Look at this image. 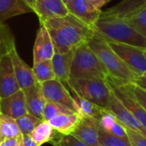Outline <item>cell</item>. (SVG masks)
Wrapping results in <instances>:
<instances>
[{
    "label": "cell",
    "mask_w": 146,
    "mask_h": 146,
    "mask_svg": "<svg viewBox=\"0 0 146 146\" xmlns=\"http://www.w3.org/2000/svg\"><path fill=\"white\" fill-rule=\"evenodd\" d=\"M9 54L12 61L15 79H16V81L20 89L24 90L29 86H32L35 83H37V80L34 77L32 68L29 67L20 57L15 49V46L12 48V50L9 51Z\"/></svg>",
    "instance_id": "13"
},
{
    "label": "cell",
    "mask_w": 146,
    "mask_h": 146,
    "mask_svg": "<svg viewBox=\"0 0 146 146\" xmlns=\"http://www.w3.org/2000/svg\"><path fill=\"white\" fill-rule=\"evenodd\" d=\"M145 57H146V49H145Z\"/></svg>",
    "instance_id": "41"
},
{
    "label": "cell",
    "mask_w": 146,
    "mask_h": 146,
    "mask_svg": "<svg viewBox=\"0 0 146 146\" xmlns=\"http://www.w3.org/2000/svg\"><path fill=\"white\" fill-rule=\"evenodd\" d=\"M108 76L107 69L87 43L76 49L70 71V79L105 80Z\"/></svg>",
    "instance_id": "4"
},
{
    "label": "cell",
    "mask_w": 146,
    "mask_h": 146,
    "mask_svg": "<svg viewBox=\"0 0 146 146\" xmlns=\"http://www.w3.org/2000/svg\"><path fill=\"white\" fill-rule=\"evenodd\" d=\"M99 120L95 118H82L71 135L89 146H100Z\"/></svg>",
    "instance_id": "12"
},
{
    "label": "cell",
    "mask_w": 146,
    "mask_h": 146,
    "mask_svg": "<svg viewBox=\"0 0 146 146\" xmlns=\"http://www.w3.org/2000/svg\"><path fill=\"white\" fill-rule=\"evenodd\" d=\"M98 141L100 146H132L128 138H120L108 134L101 128L99 129Z\"/></svg>",
    "instance_id": "31"
},
{
    "label": "cell",
    "mask_w": 146,
    "mask_h": 146,
    "mask_svg": "<svg viewBox=\"0 0 146 146\" xmlns=\"http://www.w3.org/2000/svg\"><path fill=\"white\" fill-rule=\"evenodd\" d=\"M107 42L121 60L138 75H143L145 73L146 57L145 49L122 43L112 41Z\"/></svg>",
    "instance_id": "7"
},
{
    "label": "cell",
    "mask_w": 146,
    "mask_h": 146,
    "mask_svg": "<svg viewBox=\"0 0 146 146\" xmlns=\"http://www.w3.org/2000/svg\"><path fill=\"white\" fill-rule=\"evenodd\" d=\"M75 50L64 54L55 52L51 59L56 79L60 80L62 83H66L70 79V71Z\"/></svg>",
    "instance_id": "19"
},
{
    "label": "cell",
    "mask_w": 146,
    "mask_h": 146,
    "mask_svg": "<svg viewBox=\"0 0 146 146\" xmlns=\"http://www.w3.org/2000/svg\"><path fill=\"white\" fill-rule=\"evenodd\" d=\"M22 136L15 119L0 113V141Z\"/></svg>",
    "instance_id": "25"
},
{
    "label": "cell",
    "mask_w": 146,
    "mask_h": 146,
    "mask_svg": "<svg viewBox=\"0 0 146 146\" xmlns=\"http://www.w3.org/2000/svg\"><path fill=\"white\" fill-rule=\"evenodd\" d=\"M34 13L42 23L49 19L65 16L69 11L62 0H35Z\"/></svg>",
    "instance_id": "11"
},
{
    "label": "cell",
    "mask_w": 146,
    "mask_h": 146,
    "mask_svg": "<svg viewBox=\"0 0 146 146\" xmlns=\"http://www.w3.org/2000/svg\"><path fill=\"white\" fill-rule=\"evenodd\" d=\"M25 96L28 113L35 117L43 120V110L46 104V98L44 97L41 84L37 82L32 86L22 90Z\"/></svg>",
    "instance_id": "17"
},
{
    "label": "cell",
    "mask_w": 146,
    "mask_h": 146,
    "mask_svg": "<svg viewBox=\"0 0 146 146\" xmlns=\"http://www.w3.org/2000/svg\"><path fill=\"white\" fill-rule=\"evenodd\" d=\"M128 89L133 92L138 102L141 104V106L146 110V90L143 87L139 86L136 83H128L126 84Z\"/></svg>",
    "instance_id": "33"
},
{
    "label": "cell",
    "mask_w": 146,
    "mask_h": 146,
    "mask_svg": "<svg viewBox=\"0 0 146 146\" xmlns=\"http://www.w3.org/2000/svg\"><path fill=\"white\" fill-rule=\"evenodd\" d=\"M122 19L126 20L139 33L146 38V7Z\"/></svg>",
    "instance_id": "30"
},
{
    "label": "cell",
    "mask_w": 146,
    "mask_h": 146,
    "mask_svg": "<svg viewBox=\"0 0 146 146\" xmlns=\"http://www.w3.org/2000/svg\"><path fill=\"white\" fill-rule=\"evenodd\" d=\"M127 138L132 146H146V138L141 134L126 127Z\"/></svg>",
    "instance_id": "34"
},
{
    "label": "cell",
    "mask_w": 146,
    "mask_h": 146,
    "mask_svg": "<svg viewBox=\"0 0 146 146\" xmlns=\"http://www.w3.org/2000/svg\"><path fill=\"white\" fill-rule=\"evenodd\" d=\"M62 1H63V2L65 3V4L66 5V4H68V3H71V1H73V0H62Z\"/></svg>",
    "instance_id": "40"
},
{
    "label": "cell",
    "mask_w": 146,
    "mask_h": 146,
    "mask_svg": "<svg viewBox=\"0 0 146 146\" xmlns=\"http://www.w3.org/2000/svg\"><path fill=\"white\" fill-rule=\"evenodd\" d=\"M22 137V136L5 139L0 141V146H21Z\"/></svg>",
    "instance_id": "35"
},
{
    "label": "cell",
    "mask_w": 146,
    "mask_h": 146,
    "mask_svg": "<svg viewBox=\"0 0 146 146\" xmlns=\"http://www.w3.org/2000/svg\"><path fill=\"white\" fill-rule=\"evenodd\" d=\"M94 32L107 41L122 43L146 49V38L126 20L116 17L100 18L92 26Z\"/></svg>",
    "instance_id": "2"
},
{
    "label": "cell",
    "mask_w": 146,
    "mask_h": 146,
    "mask_svg": "<svg viewBox=\"0 0 146 146\" xmlns=\"http://www.w3.org/2000/svg\"><path fill=\"white\" fill-rule=\"evenodd\" d=\"M108 86L123 105L133 115L139 124L146 130V110L138 102L133 92L128 89L126 84H121L110 77L105 80Z\"/></svg>",
    "instance_id": "6"
},
{
    "label": "cell",
    "mask_w": 146,
    "mask_h": 146,
    "mask_svg": "<svg viewBox=\"0 0 146 146\" xmlns=\"http://www.w3.org/2000/svg\"><path fill=\"white\" fill-rule=\"evenodd\" d=\"M146 7V0H122L116 5L102 11V17L126 18Z\"/></svg>",
    "instance_id": "18"
},
{
    "label": "cell",
    "mask_w": 146,
    "mask_h": 146,
    "mask_svg": "<svg viewBox=\"0 0 146 146\" xmlns=\"http://www.w3.org/2000/svg\"><path fill=\"white\" fill-rule=\"evenodd\" d=\"M108 110L112 112L125 127L129 128L146 138L145 129L139 124L133 115L123 105V104L118 99V98L113 93L112 91Z\"/></svg>",
    "instance_id": "9"
},
{
    "label": "cell",
    "mask_w": 146,
    "mask_h": 146,
    "mask_svg": "<svg viewBox=\"0 0 146 146\" xmlns=\"http://www.w3.org/2000/svg\"><path fill=\"white\" fill-rule=\"evenodd\" d=\"M69 14L92 27L100 18L102 10L96 9L88 0H73L66 4Z\"/></svg>",
    "instance_id": "15"
},
{
    "label": "cell",
    "mask_w": 146,
    "mask_h": 146,
    "mask_svg": "<svg viewBox=\"0 0 146 146\" xmlns=\"http://www.w3.org/2000/svg\"><path fill=\"white\" fill-rule=\"evenodd\" d=\"M89 47L97 56L108 75L121 84L134 83L138 75L113 50L108 42L96 33L87 42Z\"/></svg>",
    "instance_id": "3"
},
{
    "label": "cell",
    "mask_w": 146,
    "mask_h": 146,
    "mask_svg": "<svg viewBox=\"0 0 146 146\" xmlns=\"http://www.w3.org/2000/svg\"><path fill=\"white\" fill-rule=\"evenodd\" d=\"M34 13L25 0H0V23L6 20L27 13Z\"/></svg>",
    "instance_id": "21"
},
{
    "label": "cell",
    "mask_w": 146,
    "mask_h": 146,
    "mask_svg": "<svg viewBox=\"0 0 146 146\" xmlns=\"http://www.w3.org/2000/svg\"><path fill=\"white\" fill-rule=\"evenodd\" d=\"M70 90L89 102L108 110L111 90L106 80L69 79L66 82Z\"/></svg>",
    "instance_id": "5"
},
{
    "label": "cell",
    "mask_w": 146,
    "mask_h": 146,
    "mask_svg": "<svg viewBox=\"0 0 146 146\" xmlns=\"http://www.w3.org/2000/svg\"><path fill=\"white\" fill-rule=\"evenodd\" d=\"M32 69L37 82L40 84L45 81L56 79L51 60L34 62Z\"/></svg>",
    "instance_id": "26"
},
{
    "label": "cell",
    "mask_w": 146,
    "mask_h": 146,
    "mask_svg": "<svg viewBox=\"0 0 146 146\" xmlns=\"http://www.w3.org/2000/svg\"><path fill=\"white\" fill-rule=\"evenodd\" d=\"M17 126L19 127V130L22 133V135H27L30 134L32 131L42 121L40 119L35 117L34 115H32L28 113L23 115L22 116L17 118L15 120Z\"/></svg>",
    "instance_id": "28"
},
{
    "label": "cell",
    "mask_w": 146,
    "mask_h": 146,
    "mask_svg": "<svg viewBox=\"0 0 146 146\" xmlns=\"http://www.w3.org/2000/svg\"><path fill=\"white\" fill-rule=\"evenodd\" d=\"M96 9L102 10V8L106 5L108 3H109L111 0H88Z\"/></svg>",
    "instance_id": "37"
},
{
    "label": "cell",
    "mask_w": 146,
    "mask_h": 146,
    "mask_svg": "<svg viewBox=\"0 0 146 146\" xmlns=\"http://www.w3.org/2000/svg\"><path fill=\"white\" fill-rule=\"evenodd\" d=\"M57 133L47 121H42L29 135L38 146H41L52 141L57 137Z\"/></svg>",
    "instance_id": "24"
},
{
    "label": "cell",
    "mask_w": 146,
    "mask_h": 146,
    "mask_svg": "<svg viewBox=\"0 0 146 146\" xmlns=\"http://www.w3.org/2000/svg\"><path fill=\"white\" fill-rule=\"evenodd\" d=\"M55 53L52 38L46 27L40 23L34 45V62L51 60Z\"/></svg>",
    "instance_id": "14"
},
{
    "label": "cell",
    "mask_w": 146,
    "mask_h": 146,
    "mask_svg": "<svg viewBox=\"0 0 146 146\" xmlns=\"http://www.w3.org/2000/svg\"><path fill=\"white\" fill-rule=\"evenodd\" d=\"M134 83H136L137 85H139V86L143 87L144 89L146 90V76H145V75L138 76Z\"/></svg>",
    "instance_id": "38"
},
{
    "label": "cell",
    "mask_w": 146,
    "mask_h": 146,
    "mask_svg": "<svg viewBox=\"0 0 146 146\" xmlns=\"http://www.w3.org/2000/svg\"><path fill=\"white\" fill-rule=\"evenodd\" d=\"M0 113L15 120L28 113L25 96L22 89L0 99Z\"/></svg>",
    "instance_id": "16"
},
{
    "label": "cell",
    "mask_w": 146,
    "mask_h": 146,
    "mask_svg": "<svg viewBox=\"0 0 146 146\" xmlns=\"http://www.w3.org/2000/svg\"><path fill=\"white\" fill-rule=\"evenodd\" d=\"M75 113L69 108L62 106L60 104L46 101L45 104V108L43 110V120L44 121H50L51 119L60 115H68Z\"/></svg>",
    "instance_id": "29"
},
{
    "label": "cell",
    "mask_w": 146,
    "mask_h": 146,
    "mask_svg": "<svg viewBox=\"0 0 146 146\" xmlns=\"http://www.w3.org/2000/svg\"><path fill=\"white\" fill-rule=\"evenodd\" d=\"M42 24L49 33L55 52L60 54L75 50L87 43L95 33L91 27L71 14L49 19Z\"/></svg>",
    "instance_id": "1"
},
{
    "label": "cell",
    "mask_w": 146,
    "mask_h": 146,
    "mask_svg": "<svg viewBox=\"0 0 146 146\" xmlns=\"http://www.w3.org/2000/svg\"><path fill=\"white\" fill-rule=\"evenodd\" d=\"M25 2L33 9L34 10V3H35V0H25Z\"/></svg>",
    "instance_id": "39"
},
{
    "label": "cell",
    "mask_w": 146,
    "mask_h": 146,
    "mask_svg": "<svg viewBox=\"0 0 146 146\" xmlns=\"http://www.w3.org/2000/svg\"><path fill=\"white\" fill-rule=\"evenodd\" d=\"M41 88L46 101L60 104L75 112L73 98L60 80L54 79L45 81L41 83Z\"/></svg>",
    "instance_id": "8"
},
{
    "label": "cell",
    "mask_w": 146,
    "mask_h": 146,
    "mask_svg": "<svg viewBox=\"0 0 146 146\" xmlns=\"http://www.w3.org/2000/svg\"><path fill=\"white\" fill-rule=\"evenodd\" d=\"M71 92L75 104V113L81 118H95L100 120L102 115L108 110L82 98L74 92L71 91Z\"/></svg>",
    "instance_id": "20"
},
{
    "label": "cell",
    "mask_w": 146,
    "mask_h": 146,
    "mask_svg": "<svg viewBox=\"0 0 146 146\" xmlns=\"http://www.w3.org/2000/svg\"><path fill=\"white\" fill-rule=\"evenodd\" d=\"M21 146H38V145L33 140V139L29 134H27V135H22Z\"/></svg>",
    "instance_id": "36"
},
{
    "label": "cell",
    "mask_w": 146,
    "mask_h": 146,
    "mask_svg": "<svg viewBox=\"0 0 146 146\" xmlns=\"http://www.w3.org/2000/svg\"><path fill=\"white\" fill-rule=\"evenodd\" d=\"M51 143L55 146H89L72 136L70 135H60L56 137Z\"/></svg>",
    "instance_id": "32"
},
{
    "label": "cell",
    "mask_w": 146,
    "mask_h": 146,
    "mask_svg": "<svg viewBox=\"0 0 146 146\" xmlns=\"http://www.w3.org/2000/svg\"><path fill=\"white\" fill-rule=\"evenodd\" d=\"M81 119L77 113H72L58 115L48 121V122L60 135H70L75 130Z\"/></svg>",
    "instance_id": "22"
},
{
    "label": "cell",
    "mask_w": 146,
    "mask_h": 146,
    "mask_svg": "<svg viewBox=\"0 0 146 146\" xmlns=\"http://www.w3.org/2000/svg\"><path fill=\"white\" fill-rule=\"evenodd\" d=\"M20 89L9 54H5L0 60V99L6 98Z\"/></svg>",
    "instance_id": "10"
},
{
    "label": "cell",
    "mask_w": 146,
    "mask_h": 146,
    "mask_svg": "<svg viewBox=\"0 0 146 146\" xmlns=\"http://www.w3.org/2000/svg\"><path fill=\"white\" fill-rule=\"evenodd\" d=\"M99 125L100 128L108 134L127 139L126 127L109 110H106V112L102 115L99 120Z\"/></svg>",
    "instance_id": "23"
},
{
    "label": "cell",
    "mask_w": 146,
    "mask_h": 146,
    "mask_svg": "<svg viewBox=\"0 0 146 146\" xmlns=\"http://www.w3.org/2000/svg\"><path fill=\"white\" fill-rule=\"evenodd\" d=\"M15 45L13 34L9 27L0 23V60L5 55L9 53Z\"/></svg>",
    "instance_id": "27"
},
{
    "label": "cell",
    "mask_w": 146,
    "mask_h": 146,
    "mask_svg": "<svg viewBox=\"0 0 146 146\" xmlns=\"http://www.w3.org/2000/svg\"><path fill=\"white\" fill-rule=\"evenodd\" d=\"M143 75H145V76H146V72H145V74H143Z\"/></svg>",
    "instance_id": "42"
}]
</instances>
